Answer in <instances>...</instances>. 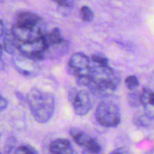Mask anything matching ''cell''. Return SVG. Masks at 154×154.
Wrapping results in <instances>:
<instances>
[{
	"instance_id": "26",
	"label": "cell",
	"mask_w": 154,
	"mask_h": 154,
	"mask_svg": "<svg viewBox=\"0 0 154 154\" xmlns=\"http://www.w3.org/2000/svg\"><path fill=\"white\" fill-rule=\"evenodd\" d=\"M5 63L1 57L0 58V70H3L5 69Z\"/></svg>"
},
{
	"instance_id": "5",
	"label": "cell",
	"mask_w": 154,
	"mask_h": 154,
	"mask_svg": "<svg viewBox=\"0 0 154 154\" xmlns=\"http://www.w3.org/2000/svg\"><path fill=\"white\" fill-rule=\"evenodd\" d=\"M17 48L23 57L30 60H44L45 46L42 38L29 42H17Z\"/></svg>"
},
{
	"instance_id": "4",
	"label": "cell",
	"mask_w": 154,
	"mask_h": 154,
	"mask_svg": "<svg viewBox=\"0 0 154 154\" xmlns=\"http://www.w3.org/2000/svg\"><path fill=\"white\" fill-rule=\"evenodd\" d=\"M11 30L17 42H29L38 40L46 33L44 23L33 28H22L14 24Z\"/></svg>"
},
{
	"instance_id": "7",
	"label": "cell",
	"mask_w": 154,
	"mask_h": 154,
	"mask_svg": "<svg viewBox=\"0 0 154 154\" xmlns=\"http://www.w3.org/2000/svg\"><path fill=\"white\" fill-rule=\"evenodd\" d=\"M43 23L42 18L35 13L23 11L18 14L15 25L22 28H33Z\"/></svg>"
},
{
	"instance_id": "11",
	"label": "cell",
	"mask_w": 154,
	"mask_h": 154,
	"mask_svg": "<svg viewBox=\"0 0 154 154\" xmlns=\"http://www.w3.org/2000/svg\"><path fill=\"white\" fill-rule=\"evenodd\" d=\"M42 39H43L46 48L51 46V45L62 43V42L66 41V39L62 36L61 32L59 28H55L52 31L45 33L42 37Z\"/></svg>"
},
{
	"instance_id": "24",
	"label": "cell",
	"mask_w": 154,
	"mask_h": 154,
	"mask_svg": "<svg viewBox=\"0 0 154 154\" xmlns=\"http://www.w3.org/2000/svg\"><path fill=\"white\" fill-rule=\"evenodd\" d=\"M109 154H126V151L123 149H116L114 150L111 151Z\"/></svg>"
},
{
	"instance_id": "27",
	"label": "cell",
	"mask_w": 154,
	"mask_h": 154,
	"mask_svg": "<svg viewBox=\"0 0 154 154\" xmlns=\"http://www.w3.org/2000/svg\"><path fill=\"white\" fill-rule=\"evenodd\" d=\"M82 154H96V152H93V151L90 150V149H85L84 151H83Z\"/></svg>"
},
{
	"instance_id": "25",
	"label": "cell",
	"mask_w": 154,
	"mask_h": 154,
	"mask_svg": "<svg viewBox=\"0 0 154 154\" xmlns=\"http://www.w3.org/2000/svg\"><path fill=\"white\" fill-rule=\"evenodd\" d=\"M5 33V30H4V24H3L2 21L0 20V36H3Z\"/></svg>"
},
{
	"instance_id": "31",
	"label": "cell",
	"mask_w": 154,
	"mask_h": 154,
	"mask_svg": "<svg viewBox=\"0 0 154 154\" xmlns=\"http://www.w3.org/2000/svg\"><path fill=\"white\" fill-rule=\"evenodd\" d=\"M0 137H1V133H0Z\"/></svg>"
},
{
	"instance_id": "17",
	"label": "cell",
	"mask_w": 154,
	"mask_h": 154,
	"mask_svg": "<svg viewBox=\"0 0 154 154\" xmlns=\"http://www.w3.org/2000/svg\"><path fill=\"white\" fill-rule=\"evenodd\" d=\"M17 143V139L14 136H9L7 139H6L5 142L4 147H3V151H4V154H10L11 152L13 150L14 148L15 145Z\"/></svg>"
},
{
	"instance_id": "14",
	"label": "cell",
	"mask_w": 154,
	"mask_h": 154,
	"mask_svg": "<svg viewBox=\"0 0 154 154\" xmlns=\"http://www.w3.org/2000/svg\"><path fill=\"white\" fill-rule=\"evenodd\" d=\"M76 78L77 83L78 85L84 86V87L88 88L89 89H91L94 85V80L91 75H81V76L76 77Z\"/></svg>"
},
{
	"instance_id": "8",
	"label": "cell",
	"mask_w": 154,
	"mask_h": 154,
	"mask_svg": "<svg viewBox=\"0 0 154 154\" xmlns=\"http://www.w3.org/2000/svg\"><path fill=\"white\" fill-rule=\"evenodd\" d=\"M141 101L146 116L150 119H154V92L149 88H143Z\"/></svg>"
},
{
	"instance_id": "19",
	"label": "cell",
	"mask_w": 154,
	"mask_h": 154,
	"mask_svg": "<svg viewBox=\"0 0 154 154\" xmlns=\"http://www.w3.org/2000/svg\"><path fill=\"white\" fill-rule=\"evenodd\" d=\"M91 60L95 64L101 65V66H108V59L102 54H93L91 57Z\"/></svg>"
},
{
	"instance_id": "1",
	"label": "cell",
	"mask_w": 154,
	"mask_h": 154,
	"mask_svg": "<svg viewBox=\"0 0 154 154\" xmlns=\"http://www.w3.org/2000/svg\"><path fill=\"white\" fill-rule=\"evenodd\" d=\"M27 102L37 122L46 123L52 118L55 110V98L53 94L32 88L27 95Z\"/></svg>"
},
{
	"instance_id": "15",
	"label": "cell",
	"mask_w": 154,
	"mask_h": 154,
	"mask_svg": "<svg viewBox=\"0 0 154 154\" xmlns=\"http://www.w3.org/2000/svg\"><path fill=\"white\" fill-rule=\"evenodd\" d=\"M127 101L132 107H138L142 105L141 101V93L138 92H130L127 95Z\"/></svg>"
},
{
	"instance_id": "30",
	"label": "cell",
	"mask_w": 154,
	"mask_h": 154,
	"mask_svg": "<svg viewBox=\"0 0 154 154\" xmlns=\"http://www.w3.org/2000/svg\"><path fill=\"white\" fill-rule=\"evenodd\" d=\"M3 1H4V0H0V2H2Z\"/></svg>"
},
{
	"instance_id": "20",
	"label": "cell",
	"mask_w": 154,
	"mask_h": 154,
	"mask_svg": "<svg viewBox=\"0 0 154 154\" xmlns=\"http://www.w3.org/2000/svg\"><path fill=\"white\" fill-rule=\"evenodd\" d=\"M125 84H126V87L129 89V90H135L136 88L138 87V79L135 75H129L127 78L125 80Z\"/></svg>"
},
{
	"instance_id": "23",
	"label": "cell",
	"mask_w": 154,
	"mask_h": 154,
	"mask_svg": "<svg viewBox=\"0 0 154 154\" xmlns=\"http://www.w3.org/2000/svg\"><path fill=\"white\" fill-rule=\"evenodd\" d=\"M8 103L7 100L4 97L2 96L0 94V112H2L3 110H5L8 107Z\"/></svg>"
},
{
	"instance_id": "13",
	"label": "cell",
	"mask_w": 154,
	"mask_h": 154,
	"mask_svg": "<svg viewBox=\"0 0 154 154\" xmlns=\"http://www.w3.org/2000/svg\"><path fill=\"white\" fill-rule=\"evenodd\" d=\"M16 48L17 42L11 30H7L3 35V49L8 54H13Z\"/></svg>"
},
{
	"instance_id": "18",
	"label": "cell",
	"mask_w": 154,
	"mask_h": 154,
	"mask_svg": "<svg viewBox=\"0 0 154 154\" xmlns=\"http://www.w3.org/2000/svg\"><path fill=\"white\" fill-rule=\"evenodd\" d=\"M14 154H38L37 150L30 145H21L15 151Z\"/></svg>"
},
{
	"instance_id": "22",
	"label": "cell",
	"mask_w": 154,
	"mask_h": 154,
	"mask_svg": "<svg viewBox=\"0 0 154 154\" xmlns=\"http://www.w3.org/2000/svg\"><path fill=\"white\" fill-rule=\"evenodd\" d=\"M149 119L145 115H136L133 118V122L137 126H146L149 124Z\"/></svg>"
},
{
	"instance_id": "16",
	"label": "cell",
	"mask_w": 154,
	"mask_h": 154,
	"mask_svg": "<svg viewBox=\"0 0 154 154\" xmlns=\"http://www.w3.org/2000/svg\"><path fill=\"white\" fill-rule=\"evenodd\" d=\"M81 18L84 22H91L94 18V13L90 7L87 5L82 6L81 8Z\"/></svg>"
},
{
	"instance_id": "33",
	"label": "cell",
	"mask_w": 154,
	"mask_h": 154,
	"mask_svg": "<svg viewBox=\"0 0 154 154\" xmlns=\"http://www.w3.org/2000/svg\"><path fill=\"white\" fill-rule=\"evenodd\" d=\"M74 154H75V153H74Z\"/></svg>"
},
{
	"instance_id": "2",
	"label": "cell",
	"mask_w": 154,
	"mask_h": 154,
	"mask_svg": "<svg viewBox=\"0 0 154 154\" xmlns=\"http://www.w3.org/2000/svg\"><path fill=\"white\" fill-rule=\"evenodd\" d=\"M96 120L108 128L117 127L121 120V113L118 106L111 101H102L96 112Z\"/></svg>"
},
{
	"instance_id": "3",
	"label": "cell",
	"mask_w": 154,
	"mask_h": 154,
	"mask_svg": "<svg viewBox=\"0 0 154 154\" xmlns=\"http://www.w3.org/2000/svg\"><path fill=\"white\" fill-rule=\"evenodd\" d=\"M91 63L86 54L76 52L72 55L68 63V70L75 77L91 75Z\"/></svg>"
},
{
	"instance_id": "21",
	"label": "cell",
	"mask_w": 154,
	"mask_h": 154,
	"mask_svg": "<svg viewBox=\"0 0 154 154\" xmlns=\"http://www.w3.org/2000/svg\"><path fill=\"white\" fill-rule=\"evenodd\" d=\"M85 148L86 149L93 151V152H96V154L99 153V152H101V150H102V146H101V145L99 144V142H98L96 139L93 138V137H92V138L90 139V140L88 142V143H87Z\"/></svg>"
},
{
	"instance_id": "28",
	"label": "cell",
	"mask_w": 154,
	"mask_h": 154,
	"mask_svg": "<svg viewBox=\"0 0 154 154\" xmlns=\"http://www.w3.org/2000/svg\"><path fill=\"white\" fill-rule=\"evenodd\" d=\"M2 51H3V46L0 44V58H1L2 55Z\"/></svg>"
},
{
	"instance_id": "12",
	"label": "cell",
	"mask_w": 154,
	"mask_h": 154,
	"mask_svg": "<svg viewBox=\"0 0 154 154\" xmlns=\"http://www.w3.org/2000/svg\"><path fill=\"white\" fill-rule=\"evenodd\" d=\"M69 133L75 141V143H78L79 146H84V147H86L88 142L92 138V137H90L88 134L81 131L78 128H72Z\"/></svg>"
},
{
	"instance_id": "10",
	"label": "cell",
	"mask_w": 154,
	"mask_h": 154,
	"mask_svg": "<svg viewBox=\"0 0 154 154\" xmlns=\"http://www.w3.org/2000/svg\"><path fill=\"white\" fill-rule=\"evenodd\" d=\"M69 50V44L67 41L47 47L44 53V59L58 58L66 54Z\"/></svg>"
},
{
	"instance_id": "6",
	"label": "cell",
	"mask_w": 154,
	"mask_h": 154,
	"mask_svg": "<svg viewBox=\"0 0 154 154\" xmlns=\"http://www.w3.org/2000/svg\"><path fill=\"white\" fill-rule=\"evenodd\" d=\"M75 113L78 116H85L92 108V101L90 94L84 90L78 91L72 103Z\"/></svg>"
},
{
	"instance_id": "32",
	"label": "cell",
	"mask_w": 154,
	"mask_h": 154,
	"mask_svg": "<svg viewBox=\"0 0 154 154\" xmlns=\"http://www.w3.org/2000/svg\"><path fill=\"white\" fill-rule=\"evenodd\" d=\"M0 154H2V152H0Z\"/></svg>"
},
{
	"instance_id": "29",
	"label": "cell",
	"mask_w": 154,
	"mask_h": 154,
	"mask_svg": "<svg viewBox=\"0 0 154 154\" xmlns=\"http://www.w3.org/2000/svg\"><path fill=\"white\" fill-rule=\"evenodd\" d=\"M53 1L56 2H57V3H58V4H60V3H61L62 2L65 1V0H53Z\"/></svg>"
},
{
	"instance_id": "9",
	"label": "cell",
	"mask_w": 154,
	"mask_h": 154,
	"mask_svg": "<svg viewBox=\"0 0 154 154\" xmlns=\"http://www.w3.org/2000/svg\"><path fill=\"white\" fill-rule=\"evenodd\" d=\"M49 150L52 154H74L72 143L65 138H57L51 142Z\"/></svg>"
}]
</instances>
